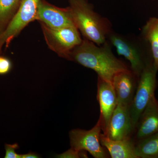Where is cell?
<instances>
[{"mask_svg": "<svg viewBox=\"0 0 158 158\" xmlns=\"http://www.w3.org/2000/svg\"><path fill=\"white\" fill-rule=\"evenodd\" d=\"M69 60L93 69L99 77L111 83L116 74L131 69L115 56L107 41L98 45L86 38L71 51Z\"/></svg>", "mask_w": 158, "mask_h": 158, "instance_id": "obj_1", "label": "cell"}, {"mask_svg": "<svg viewBox=\"0 0 158 158\" xmlns=\"http://www.w3.org/2000/svg\"><path fill=\"white\" fill-rule=\"evenodd\" d=\"M75 25L85 38L98 45L106 42L112 32L110 22L94 11L88 0H69Z\"/></svg>", "mask_w": 158, "mask_h": 158, "instance_id": "obj_2", "label": "cell"}, {"mask_svg": "<svg viewBox=\"0 0 158 158\" xmlns=\"http://www.w3.org/2000/svg\"><path fill=\"white\" fill-rule=\"evenodd\" d=\"M157 70L153 64H146L139 76L129 110L135 130L144 109L155 96Z\"/></svg>", "mask_w": 158, "mask_h": 158, "instance_id": "obj_3", "label": "cell"}, {"mask_svg": "<svg viewBox=\"0 0 158 158\" xmlns=\"http://www.w3.org/2000/svg\"><path fill=\"white\" fill-rule=\"evenodd\" d=\"M49 48L59 56L69 60L71 51L81 43L80 31L76 26L52 29L40 23Z\"/></svg>", "mask_w": 158, "mask_h": 158, "instance_id": "obj_4", "label": "cell"}, {"mask_svg": "<svg viewBox=\"0 0 158 158\" xmlns=\"http://www.w3.org/2000/svg\"><path fill=\"white\" fill-rule=\"evenodd\" d=\"M102 126L98 119L95 125L88 131L76 129L70 131L71 148L78 153L86 151L95 158H106L108 156L100 142Z\"/></svg>", "mask_w": 158, "mask_h": 158, "instance_id": "obj_5", "label": "cell"}, {"mask_svg": "<svg viewBox=\"0 0 158 158\" xmlns=\"http://www.w3.org/2000/svg\"><path fill=\"white\" fill-rule=\"evenodd\" d=\"M39 0H21L17 11L0 34V53L4 45L9 44L30 23L36 20Z\"/></svg>", "mask_w": 158, "mask_h": 158, "instance_id": "obj_6", "label": "cell"}, {"mask_svg": "<svg viewBox=\"0 0 158 158\" xmlns=\"http://www.w3.org/2000/svg\"><path fill=\"white\" fill-rule=\"evenodd\" d=\"M36 20L52 29L75 26L69 7L60 8L39 0Z\"/></svg>", "mask_w": 158, "mask_h": 158, "instance_id": "obj_7", "label": "cell"}, {"mask_svg": "<svg viewBox=\"0 0 158 158\" xmlns=\"http://www.w3.org/2000/svg\"><path fill=\"white\" fill-rule=\"evenodd\" d=\"M108 39L116 48L118 55L123 56L130 62L131 70L139 77L145 65L141 51L135 40L113 33V31L109 34Z\"/></svg>", "mask_w": 158, "mask_h": 158, "instance_id": "obj_8", "label": "cell"}, {"mask_svg": "<svg viewBox=\"0 0 158 158\" xmlns=\"http://www.w3.org/2000/svg\"><path fill=\"white\" fill-rule=\"evenodd\" d=\"M135 131L129 107L117 103L104 134L113 140H129Z\"/></svg>", "mask_w": 158, "mask_h": 158, "instance_id": "obj_9", "label": "cell"}, {"mask_svg": "<svg viewBox=\"0 0 158 158\" xmlns=\"http://www.w3.org/2000/svg\"><path fill=\"white\" fill-rule=\"evenodd\" d=\"M97 99L99 104L100 116L99 119L103 134L107 130L112 114L117 105L116 92L112 83L98 77Z\"/></svg>", "mask_w": 158, "mask_h": 158, "instance_id": "obj_10", "label": "cell"}, {"mask_svg": "<svg viewBox=\"0 0 158 158\" xmlns=\"http://www.w3.org/2000/svg\"><path fill=\"white\" fill-rule=\"evenodd\" d=\"M138 78L131 69L118 73L114 77L112 83L117 103L130 107L137 88Z\"/></svg>", "mask_w": 158, "mask_h": 158, "instance_id": "obj_11", "label": "cell"}, {"mask_svg": "<svg viewBox=\"0 0 158 158\" xmlns=\"http://www.w3.org/2000/svg\"><path fill=\"white\" fill-rule=\"evenodd\" d=\"M136 143L158 132V101L154 96L144 109L137 124Z\"/></svg>", "mask_w": 158, "mask_h": 158, "instance_id": "obj_12", "label": "cell"}, {"mask_svg": "<svg viewBox=\"0 0 158 158\" xmlns=\"http://www.w3.org/2000/svg\"><path fill=\"white\" fill-rule=\"evenodd\" d=\"M100 142L102 146L107 150L111 158H138L135 144L131 139L113 140L101 133Z\"/></svg>", "mask_w": 158, "mask_h": 158, "instance_id": "obj_13", "label": "cell"}, {"mask_svg": "<svg viewBox=\"0 0 158 158\" xmlns=\"http://www.w3.org/2000/svg\"><path fill=\"white\" fill-rule=\"evenodd\" d=\"M145 39L149 43L153 59L154 66L158 70V19L150 18L143 29Z\"/></svg>", "mask_w": 158, "mask_h": 158, "instance_id": "obj_14", "label": "cell"}, {"mask_svg": "<svg viewBox=\"0 0 158 158\" xmlns=\"http://www.w3.org/2000/svg\"><path fill=\"white\" fill-rule=\"evenodd\" d=\"M138 158H158V132L135 144Z\"/></svg>", "mask_w": 158, "mask_h": 158, "instance_id": "obj_15", "label": "cell"}, {"mask_svg": "<svg viewBox=\"0 0 158 158\" xmlns=\"http://www.w3.org/2000/svg\"><path fill=\"white\" fill-rule=\"evenodd\" d=\"M21 0H0V34L17 11Z\"/></svg>", "mask_w": 158, "mask_h": 158, "instance_id": "obj_16", "label": "cell"}, {"mask_svg": "<svg viewBox=\"0 0 158 158\" xmlns=\"http://www.w3.org/2000/svg\"><path fill=\"white\" fill-rule=\"evenodd\" d=\"M19 148L18 144L15 143L13 144H5L6 155L5 158H21V155L15 152V150Z\"/></svg>", "mask_w": 158, "mask_h": 158, "instance_id": "obj_17", "label": "cell"}, {"mask_svg": "<svg viewBox=\"0 0 158 158\" xmlns=\"http://www.w3.org/2000/svg\"><path fill=\"white\" fill-rule=\"evenodd\" d=\"M11 68V63L10 60L5 57L0 56V74L8 73Z\"/></svg>", "mask_w": 158, "mask_h": 158, "instance_id": "obj_18", "label": "cell"}, {"mask_svg": "<svg viewBox=\"0 0 158 158\" xmlns=\"http://www.w3.org/2000/svg\"><path fill=\"white\" fill-rule=\"evenodd\" d=\"M60 157L61 158H80V154L76 152L75 151L72 149L71 148L68 150L66 152L60 155Z\"/></svg>", "mask_w": 158, "mask_h": 158, "instance_id": "obj_19", "label": "cell"}, {"mask_svg": "<svg viewBox=\"0 0 158 158\" xmlns=\"http://www.w3.org/2000/svg\"><path fill=\"white\" fill-rule=\"evenodd\" d=\"M39 158L37 154L34 152H29L26 154L21 155V158Z\"/></svg>", "mask_w": 158, "mask_h": 158, "instance_id": "obj_20", "label": "cell"}]
</instances>
